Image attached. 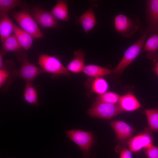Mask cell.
Listing matches in <instances>:
<instances>
[{"instance_id": "cell-1", "label": "cell", "mask_w": 158, "mask_h": 158, "mask_svg": "<svg viewBox=\"0 0 158 158\" xmlns=\"http://www.w3.org/2000/svg\"><path fill=\"white\" fill-rule=\"evenodd\" d=\"M142 32L140 37L126 50L119 62L112 70V73L114 75L121 74L142 51L148 35L147 29H142Z\"/></svg>"}, {"instance_id": "cell-2", "label": "cell", "mask_w": 158, "mask_h": 158, "mask_svg": "<svg viewBox=\"0 0 158 158\" xmlns=\"http://www.w3.org/2000/svg\"><path fill=\"white\" fill-rule=\"evenodd\" d=\"M11 15L21 29L32 35L35 39L44 37L37 24L31 15L26 10L12 11Z\"/></svg>"}, {"instance_id": "cell-3", "label": "cell", "mask_w": 158, "mask_h": 158, "mask_svg": "<svg viewBox=\"0 0 158 158\" xmlns=\"http://www.w3.org/2000/svg\"><path fill=\"white\" fill-rule=\"evenodd\" d=\"M16 54L18 60L20 62L21 66L19 70L16 69L15 77H20L26 82L32 83L40 74L44 73V71L27 59V55L24 52L20 51Z\"/></svg>"}, {"instance_id": "cell-4", "label": "cell", "mask_w": 158, "mask_h": 158, "mask_svg": "<svg viewBox=\"0 0 158 158\" xmlns=\"http://www.w3.org/2000/svg\"><path fill=\"white\" fill-rule=\"evenodd\" d=\"M38 64L44 73L52 74L53 77H56L61 75L70 76V73L67 68L55 56L41 54L39 57Z\"/></svg>"}, {"instance_id": "cell-5", "label": "cell", "mask_w": 158, "mask_h": 158, "mask_svg": "<svg viewBox=\"0 0 158 158\" xmlns=\"http://www.w3.org/2000/svg\"><path fill=\"white\" fill-rule=\"evenodd\" d=\"M114 23L115 30L122 36L127 38L135 33L141 25L138 16H134L130 18L122 13L115 17Z\"/></svg>"}, {"instance_id": "cell-6", "label": "cell", "mask_w": 158, "mask_h": 158, "mask_svg": "<svg viewBox=\"0 0 158 158\" xmlns=\"http://www.w3.org/2000/svg\"><path fill=\"white\" fill-rule=\"evenodd\" d=\"M123 111L118 103L111 104L96 101L88 109L87 113L92 117L109 119Z\"/></svg>"}, {"instance_id": "cell-7", "label": "cell", "mask_w": 158, "mask_h": 158, "mask_svg": "<svg viewBox=\"0 0 158 158\" xmlns=\"http://www.w3.org/2000/svg\"><path fill=\"white\" fill-rule=\"evenodd\" d=\"M31 14L37 24L43 28H57L59 27L57 20L51 12L35 7L31 10Z\"/></svg>"}, {"instance_id": "cell-8", "label": "cell", "mask_w": 158, "mask_h": 158, "mask_svg": "<svg viewBox=\"0 0 158 158\" xmlns=\"http://www.w3.org/2000/svg\"><path fill=\"white\" fill-rule=\"evenodd\" d=\"M67 137L76 143L84 152H88L91 147L94 138L92 133L79 130H66Z\"/></svg>"}, {"instance_id": "cell-9", "label": "cell", "mask_w": 158, "mask_h": 158, "mask_svg": "<svg viewBox=\"0 0 158 158\" xmlns=\"http://www.w3.org/2000/svg\"><path fill=\"white\" fill-rule=\"evenodd\" d=\"M146 19L148 35L158 32V0L146 1Z\"/></svg>"}, {"instance_id": "cell-10", "label": "cell", "mask_w": 158, "mask_h": 158, "mask_svg": "<svg viewBox=\"0 0 158 158\" xmlns=\"http://www.w3.org/2000/svg\"><path fill=\"white\" fill-rule=\"evenodd\" d=\"M153 138L151 132L148 129L144 132L130 138L128 145L129 149L133 152H137L142 149H145L152 144Z\"/></svg>"}, {"instance_id": "cell-11", "label": "cell", "mask_w": 158, "mask_h": 158, "mask_svg": "<svg viewBox=\"0 0 158 158\" xmlns=\"http://www.w3.org/2000/svg\"><path fill=\"white\" fill-rule=\"evenodd\" d=\"M110 124L114 130L117 138L122 141L130 139L134 131L133 128L122 121H111Z\"/></svg>"}, {"instance_id": "cell-12", "label": "cell", "mask_w": 158, "mask_h": 158, "mask_svg": "<svg viewBox=\"0 0 158 158\" xmlns=\"http://www.w3.org/2000/svg\"><path fill=\"white\" fill-rule=\"evenodd\" d=\"M118 104L122 110L132 111L139 109L141 104L132 93L128 92L121 97Z\"/></svg>"}, {"instance_id": "cell-13", "label": "cell", "mask_w": 158, "mask_h": 158, "mask_svg": "<svg viewBox=\"0 0 158 158\" xmlns=\"http://www.w3.org/2000/svg\"><path fill=\"white\" fill-rule=\"evenodd\" d=\"M78 22L81 25L85 33L92 30L97 23L95 13L92 8L88 9L80 16Z\"/></svg>"}, {"instance_id": "cell-14", "label": "cell", "mask_w": 158, "mask_h": 158, "mask_svg": "<svg viewBox=\"0 0 158 158\" xmlns=\"http://www.w3.org/2000/svg\"><path fill=\"white\" fill-rule=\"evenodd\" d=\"M73 55L74 58L67 65V70L75 73L83 72L85 66L84 65L85 53L81 49H78L74 51Z\"/></svg>"}, {"instance_id": "cell-15", "label": "cell", "mask_w": 158, "mask_h": 158, "mask_svg": "<svg viewBox=\"0 0 158 158\" xmlns=\"http://www.w3.org/2000/svg\"><path fill=\"white\" fill-rule=\"evenodd\" d=\"M13 33L22 48L25 50L29 49L32 46L35 39L32 35L19 28L15 24Z\"/></svg>"}, {"instance_id": "cell-16", "label": "cell", "mask_w": 158, "mask_h": 158, "mask_svg": "<svg viewBox=\"0 0 158 158\" xmlns=\"http://www.w3.org/2000/svg\"><path fill=\"white\" fill-rule=\"evenodd\" d=\"M51 12L57 20L68 21V12L67 1H58Z\"/></svg>"}, {"instance_id": "cell-17", "label": "cell", "mask_w": 158, "mask_h": 158, "mask_svg": "<svg viewBox=\"0 0 158 158\" xmlns=\"http://www.w3.org/2000/svg\"><path fill=\"white\" fill-rule=\"evenodd\" d=\"M83 72L85 75L95 78L101 77L112 73V70L94 64L85 65Z\"/></svg>"}, {"instance_id": "cell-18", "label": "cell", "mask_w": 158, "mask_h": 158, "mask_svg": "<svg viewBox=\"0 0 158 158\" xmlns=\"http://www.w3.org/2000/svg\"><path fill=\"white\" fill-rule=\"evenodd\" d=\"M14 25L8 14L0 17V37L1 42L13 32Z\"/></svg>"}, {"instance_id": "cell-19", "label": "cell", "mask_w": 158, "mask_h": 158, "mask_svg": "<svg viewBox=\"0 0 158 158\" xmlns=\"http://www.w3.org/2000/svg\"><path fill=\"white\" fill-rule=\"evenodd\" d=\"M16 69L10 68L4 64V67L0 69V87L1 89L7 90L8 86L15 78Z\"/></svg>"}, {"instance_id": "cell-20", "label": "cell", "mask_w": 158, "mask_h": 158, "mask_svg": "<svg viewBox=\"0 0 158 158\" xmlns=\"http://www.w3.org/2000/svg\"><path fill=\"white\" fill-rule=\"evenodd\" d=\"M23 97L28 103L36 107L39 105L38 92L32 83L26 82Z\"/></svg>"}, {"instance_id": "cell-21", "label": "cell", "mask_w": 158, "mask_h": 158, "mask_svg": "<svg viewBox=\"0 0 158 158\" xmlns=\"http://www.w3.org/2000/svg\"><path fill=\"white\" fill-rule=\"evenodd\" d=\"M1 50L7 51L18 52L22 48L17 37L13 33L5 39L2 42Z\"/></svg>"}, {"instance_id": "cell-22", "label": "cell", "mask_w": 158, "mask_h": 158, "mask_svg": "<svg viewBox=\"0 0 158 158\" xmlns=\"http://www.w3.org/2000/svg\"><path fill=\"white\" fill-rule=\"evenodd\" d=\"M142 50L147 52V54H154L158 51V34H151L145 43Z\"/></svg>"}, {"instance_id": "cell-23", "label": "cell", "mask_w": 158, "mask_h": 158, "mask_svg": "<svg viewBox=\"0 0 158 158\" xmlns=\"http://www.w3.org/2000/svg\"><path fill=\"white\" fill-rule=\"evenodd\" d=\"M108 88L109 84L102 77L95 78L91 84V91L99 95L107 91Z\"/></svg>"}, {"instance_id": "cell-24", "label": "cell", "mask_w": 158, "mask_h": 158, "mask_svg": "<svg viewBox=\"0 0 158 158\" xmlns=\"http://www.w3.org/2000/svg\"><path fill=\"white\" fill-rule=\"evenodd\" d=\"M24 2L19 0H0V16L8 14L10 10L21 6Z\"/></svg>"}, {"instance_id": "cell-25", "label": "cell", "mask_w": 158, "mask_h": 158, "mask_svg": "<svg viewBox=\"0 0 158 158\" xmlns=\"http://www.w3.org/2000/svg\"><path fill=\"white\" fill-rule=\"evenodd\" d=\"M148 124L152 130L158 132V109L145 110Z\"/></svg>"}, {"instance_id": "cell-26", "label": "cell", "mask_w": 158, "mask_h": 158, "mask_svg": "<svg viewBox=\"0 0 158 158\" xmlns=\"http://www.w3.org/2000/svg\"><path fill=\"white\" fill-rule=\"evenodd\" d=\"M121 96L118 94L111 91H107L99 95L96 98V101L111 104L118 103Z\"/></svg>"}, {"instance_id": "cell-27", "label": "cell", "mask_w": 158, "mask_h": 158, "mask_svg": "<svg viewBox=\"0 0 158 158\" xmlns=\"http://www.w3.org/2000/svg\"><path fill=\"white\" fill-rule=\"evenodd\" d=\"M145 149V152L147 158H158V148L152 144Z\"/></svg>"}, {"instance_id": "cell-28", "label": "cell", "mask_w": 158, "mask_h": 158, "mask_svg": "<svg viewBox=\"0 0 158 158\" xmlns=\"http://www.w3.org/2000/svg\"><path fill=\"white\" fill-rule=\"evenodd\" d=\"M147 57L153 61V67L152 71L158 76V52L154 54H147Z\"/></svg>"}, {"instance_id": "cell-29", "label": "cell", "mask_w": 158, "mask_h": 158, "mask_svg": "<svg viewBox=\"0 0 158 158\" xmlns=\"http://www.w3.org/2000/svg\"><path fill=\"white\" fill-rule=\"evenodd\" d=\"M120 158H132L131 151L126 148L122 149L120 152Z\"/></svg>"}, {"instance_id": "cell-30", "label": "cell", "mask_w": 158, "mask_h": 158, "mask_svg": "<svg viewBox=\"0 0 158 158\" xmlns=\"http://www.w3.org/2000/svg\"><path fill=\"white\" fill-rule=\"evenodd\" d=\"M6 52L2 50L0 52V69L3 68L4 66V64L3 61V56Z\"/></svg>"}, {"instance_id": "cell-31", "label": "cell", "mask_w": 158, "mask_h": 158, "mask_svg": "<svg viewBox=\"0 0 158 158\" xmlns=\"http://www.w3.org/2000/svg\"><path fill=\"white\" fill-rule=\"evenodd\" d=\"M14 158V157H13V158Z\"/></svg>"}]
</instances>
